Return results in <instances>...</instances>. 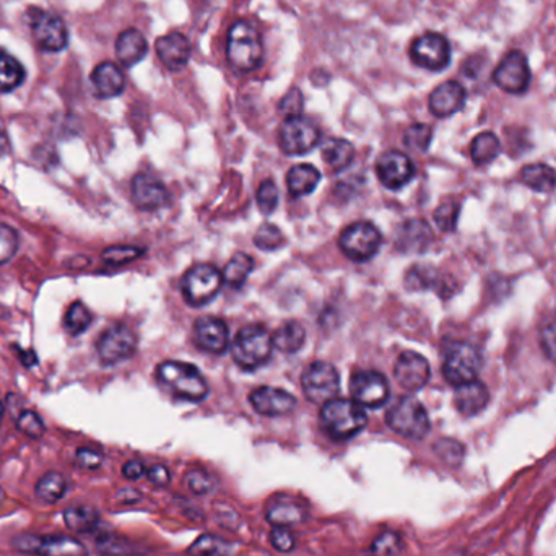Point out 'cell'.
Here are the masks:
<instances>
[{
  "instance_id": "6da1fadb",
  "label": "cell",
  "mask_w": 556,
  "mask_h": 556,
  "mask_svg": "<svg viewBox=\"0 0 556 556\" xmlns=\"http://www.w3.org/2000/svg\"><path fill=\"white\" fill-rule=\"evenodd\" d=\"M266 49L256 26L248 20L233 23L226 38V59L240 72H252L264 62Z\"/></svg>"
},
{
  "instance_id": "7a4b0ae2",
  "label": "cell",
  "mask_w": 556,
  "mask_h": 556,
  "mask_svg": "<svg viewBox=\"0 0 556 556\" xmlns=\"http://www.w3.org/2000/svg\"><path fill=\"white\" fill-rule=\"evenodd\" d=\"M158 381L172 394L189 402H200L208 394L206 377L194 365L182 361H164L156 369Z\"/></svg>"
},
{
  "instance_id": "3957f363",
  "label": "cell",
  "mask_w": 556,
  "mask_h": 556,
  "mask_svg": "<svg viewBox=\"0 0 556 556\" xmlns=\"http://www.w3.org/2000/svg\"><path fill=\"white\" fill-rule=\"evenodd\" d=\"M321 421L329 437L350 439L366 427L368 417L363 407L355 401L332 399L322 405Z\"/></svg>"
},
{
  "instance_id": "277c9868",
  "label": "cell",
  "mask_w": 556,
  "mask_h": 556,
  "mask_svg": "<svg viewBox=\"0 0 556 556\" xmlns=\"http://www.w3.org/2000/svg\"><path fill=\"white\" fill-rule=\"evenodd\" d=\"M272 335L262 325H249L240 331L233 342L232 353L236 365L244 371H254L266 365L272 355Z\"/></svg>"
},
{
  "instance_id": "5b68a950",
  "label": "cell",
  "mask_w": 556,
  "mask_h": 556,
  "mask_svg": "<svg viewBox=\"0 0 556 556\" xmlns=\"http://www.w3.org/2000/svg\"><path fill=\"white\" fill-rule=\"evenodd\" d=\"M387 425L403 437L421 439L429 431V417L425 407L410 395L401 397L385 415Z\"/></svg>"
},
{
  "instance_id": "8992f818",
  "label": "cell",
  "mask_w": 556,
  "mask_h": 556,
  "mask_svg": "<svg viewBox=\"0 0 556 556\" xmlns=\"http://www.w3.org/2000/svg\"><path fill=\"white\" fill-rule=\"evenodd\" d=\"M481 357L471 343L454 342L446 349L443 375L449 384L463 385L477 379Z\"/></svg>"
},
{
  "instance_id": "52a82bcc",
  "label": "cell",
  "mask_w": 556,
  "mask_h": 556,
  "mask_svg": "<svg viewBox=\"0 0 556 556\" xmlns=\"http://www.w3.org/2000/svg\"><path fill=\"white\" fill-rule=\"evenodd\" d=\"M222 285L223 275L218 269L208 264H200L189 269L181 282V290L188 304L199 308L214 300Z\"/></svg>"
},
{
  "instance_id": "ba28073f",
  "label": "cell",
  "mask_w": 556,
  "mask_h": 556,
  "mask_svg": "<svg viewBox=\"0 0 556 556\" xmlns=\"http://www.w3.org/2000/svg\"><path fill=\"white\" fill-rule=\"evenodd\" d=\"M303 393L309 402L322 403L335 399L340 389L339 371L327 361H314L304 369L301 377Z\"/></svg>"
},
{
  "instance_id": "9c48e42d",
  "label": "cell",
  "mask_w": 556,
  "mask_h": 556,
  "mask_svg": "<svg viewBox=\"0 0 556 556\" xmlns=\"http://www.w3.org/2000/svg\"><path fill=\"white\" fill-rule=\"evenodd\" d=\"M26 20L33 31L36 43L43 51L59 52L67 46L69 41L67 26L57 13L44 12L41 9H30Z\"/></svg>"
},
{
  "instance_id": "30bf717a",
  "label": "cell",
  "mask_w": 556,
  "mask_h": 556,
  "mask_svg": "<svg viewBox=\"0 0 556 556\" xmlns=\"http://www.w3.org/2000/svg\"><path fill=\"white\" fill-rule=\"evenodd\" d=\"M12 547L22 553L40 556H86L85 545L74 537H38L35 534H23L12 540Z\"/></svg>"
},
{
  "instance_id": "8fae6325",
  "label": "cell",
  "mask_w": 556,
  "mask_h": 556,
  "mask_svg": "<svg viewBox=\"0 0 556 556\" xmlns=\"http://www.w3.org/2000/svg\"><path fill=\"white\" fill-rule=\"evenodd\" d=\"M321 132L313 120L295 116L283 120L278 130V144L287 154L300 156L308 154L319 144Z\"/></svg>"
},
{
  "instance_id": "7c38bea8",
  "label": "cell",
  "mask_w": 556,
  "mask_h": 556,
  "mask_svg": "<svg viewBox=\"0 0 556 556\" xmlns=\"http://www.w3.org/2000/svg\"><path fill=\"white\" fill-rule=\"evenodd\" d=\"M381 244H383L381 233L375 225L368 222L353 223L340 236L343 254L357 262H365L376 256Z\"/></svg>"
},
{
  "instance_id": "4fadbf2b",
  "label": "cell",
  "mask_w": 556,
  "mask_h": 556,
  "mask_svg": "<svg viewBox=\"0 0 556 556\" xmlns=\"http://www.w3.org/2000/svg\"><path fill=\"white\" fill-rule=\"evenodd\" d=\"M410 59L421 69L441 72L451 62V44L445 36L429 31L411 43Z\"/></svg>"
},
{
  "instance_id": "5bb4252c",
  "label": "cell",
  "mask_w": 556,
  "mask_h": 556,
  "mask_svg": "<svg viewBox=\"0 0 556 556\" xmlns=\"http://www.w3.org/2000/svg\"><path fill=\"white\" fill-rule=\"evenodd\" d=\"M531 80L529 62L521 51L506 54L493 72V82L506 93H525L531 85Z\"/></svg>"
},
{
  "instance_id": "9a60e30c",
  "label": "cell",
  "mask_w": 556,
  "mask_h": 556,
  "mask_svg": "<svg viewBox=\"0 0 556 556\" xmlns=\"http://www.w3.org/2000/svg\"><path fill=\"white\" fill-rule=\"evenodd\" d=\"M353 401L363 409H379L391 394V387L384 375L377 371H358L350 379Z\"/></svg>"
},
{
  "instance_id": "2e32d148",
  "label": "cell",
  "mask_w": 556,
  "mask_h": 556,
  "mask_svg": "<svg viewBox=\"0 0 556 556\" xmlns=\"http://www.w3.org/2000/svg\"><path fill=\"white\" fill-rule=\"evenodd\" d=\"M96 349L104 365H116L134 355L137 349V337L128 325H114L100 337Z\"/></svg>"
},
{
  "instance_id": "e0dca14e",
  "label": "cell",
  "mask_w": 556,
  "mask_h": 556,
  "mask_svg": "<svg viewBox=\"0 0 556 556\" xmlns=\"http://www.w3.org/2000/svg\"><path fill=\"white\" fill-rule=\"evenodd\" d=\"M377 178L387 189H401L415 176V166L402 152L391 150L379 156L376 164Z\"/></svg>"
},
{
  "instance_id": "ac0fdd59",
  "label": "cell",
  "mask_w": 556,
  "mask_h": 556,
  "mask_svg": "<svg viewBox=\"0 0 556 556\" xmlns=\"http://www.w3.org/2000/svg\"><path fill=\"white\" fill-rule=\"evenodd\" d=\"M394 375L403 389L417 393L428 384L431 376L428 359L417 351H405L395 363Z\"/></svg>"
},
{
  "instance_id": "d6986e66",
  "label": "cell",
  "mask_w": 556,
  "mask_h": 556,
  "mask_svg": "<svg viewBox=\"0 0 556 556\" xmlns=\"http://www.w3.org/2000/svg\"><path fill=\"white\" fill-rule=\"evenodd\" d=\"M249 402L252 403L257 413L266 417H282L296 407L295 395L270 385L257 387L249 395Z\"/></svg>"
},
{
  "instance_id": "ffe728a7",
  "label": "cell",
  "mask_w": 556,
  "mask_h": 556,
  "mask_svg": "<svg viewBox=\"0 0 556 556\" xmlns=\"http://www.w3.org/2000/svg\"><path fill=\"white\" fill-rule=\"evenodd\" d=\"M154 49L163 66L172 72L184 69L192 54L190 41L180 31H172L158 38L154 43Z\"/></svg>"
},
{
  "instance_id": "44dd1931",
  "label": "cell",
  "mask_w": 556,
  "mask_h": 556,
  "mask_svg": "<svg viewBox=\"0 0 556 556\" xmlns=\"http://www.w3.org/2000/svg\"><path fill=\"white\" fill-rule=\"evenodd\" d=\"M194 339L202 350L220 355L228 349V325L218 317H200L194 325Z\"/></svg>"
},
{
  "instance_id": "7402d4cb",
  "label": "cell",
  "mask_w": 556,
  "mask_h": 556,
  "mask_svg": "<svg viewBox=\"0 0 556 556\" xmlns=\"http://www.w3.org/2000/svg\"><path fill=\"white\" fill-rule=\"evenodd\" d=\"M465 100V88L459 82L449 80L437 86L429 94V111L437 118H449L463 110Z\"/></svg>"
},
{
  "instance_id": "603a6c76",
  "label": "cell",
  "mask_w": 556,
  "mask_h": 556,
  "mask_svg": "<svg viewBox=\"0 0 556 556\" xmlns=\"http://www.w3.org/2000/svg\"><path fill=\"white\" fill-rule=\"evenodd\" d=\"M132 200L140 210H156L166 206L168 190L150 174H137L132 181Z\"/></svg>"
},
{
  "instance_id": "cb8c5ba5",
  "label": "cell",
  "mask_w": 556,
  "mask_h": 556,
  "mask_svg": "<svg viewBox=\"0 0 556 556\" xmlns=\"http://www.w3.org/2000/svg\"><path fill=\"white\" fill-rule=\"evenodd\" d=\"M433 241V232L428 223L419 218H413L403 223L397 233L395 246L405 254H419L428 249Z\"/></svg>"
},
{
  "instance_id": "d4e9b609",
  "label": "cell",
  "mask_w": 556,
  "mask_h": 556,
  "mask_svg": "<svg viewBox=\"0 0 556 556\" xmlns=\"http://www.w3.org/2000/svg\"><path fill=\"white\" fill-rule=\"evenodd\" d=\"M93 92L98 98H114L119 96L126 88V78L119 66L114 62H101L100 66L94 67L90 77Z\"/></svg>"
},
{
  "instance_id": "484cf974",
  "label": "cell",
  "mask_w": 556,
  "mask_h": 556,
  "mask_svg": "<svg viewBox=\"0 0 556 556\" xmlns=\"http://www.w3.org/2000/svg\"><path fill=\"white\" fill-rule=\"evenodd\" d=\"M490 402V393L487 385L479 383L477 379L467 384L457 385L454 403L463 417H475L483 410Z\"/></svg>"
},
{
  "instance_id": "4316f807",
  "label": "cell",
  "mask_w": 556,
  "mask_h": 556,
  "mask_svg": "<svg viewBox=\"0 0 556 556\" xmlns=\"http://www.w3.org/2000/svg\"><path fill=\"white\" fill-rule=\"evenodd\" d=\"M148 52L146 36L136 28L122 31L116 40V57L124 67H134L144 59Z\"/></svg>"
},
{
  "instance_id": "83f0119b",
  "label": "cell",
  "mask_w": 556,
  "mask_h": 556,
  "mask_svg": "<svg viewBox=\"0 0 556 556\" xmlns=\"http://www.w3.org/2000/svg\"><path fill=\"white\" fill-rule=\"evenodd\" d=\"M321 182V172L313 164H296L287 174V186L291 196H308Z\"/></svg>"
},
{
  "instance_id": "f1b7e54d",
  "label": "cell",
  "mask_w": 556,
  "mask_h": 556,
  "mask_svg": "<svg viewBox=\"0 0 556 556\" xmlns=\"http://www.w3.org/2000/svg\"><path fill=\"white\" fill-rule=\"evenodd\" d=\"M322 158L334 172H342L355 158V146L345 138H329L322 146Z\"/></svg>"
},
{
  "instance_id": "f546056e",
  "label": "cell",
  "mask_w": 556,
  "mask_h": 556,
  "mask_svg": "<svg viewBox=\"0 0 556 556\" xmlns=\"http://www.w3.org/2000/svg\"><path fill=\"white\" fill-rule=\"evenodd\" d=\"M62 516H64L67 529L77 532V534H88V532L94 531L100 522V514L93 506H70Z\"/></svg>"
},
{
  "instance_id": "4dcf8cb0",
  "label": "cell",
  "mask_w": 556,
  "mask_h": 556,
  "mask_svg": "<svg viewBox=\"0 0 556 556\" xmlns=\"http://www.w3.org/2000/svg\"><path fill=\"white\" fill-rule=\"evenodd\" d=\"M521 181L537 192H550L556 186V172L552 166L543 163L527 164L521 172Z\"/></svg>"
},
{
  "instance_id": "1f68e13d",
  "label": "cell",
  "mask_w": 556,
  "mask_h": 556,
  "mask_svg": "<svg viewBox=\"0 0 556 556\" xmlns=\"http://www.w3.org/2000/svg\"><path fill=\"white\" fill-rule=\"evenodd\" d=\"M67 491V480L59 472H46L36 483V498L46 505H54L60 501Z\"/></svg>"
},
{
  "instance_id": "d6a6232c",
  "label": "cell",
  "mask_w": 556,
  "mask_h": 556,
  "mask_svg": "<svg viewBox=\"0 0 556 556\" xmlns=\"http://www.w3.org/2000/svg\"><path fill=\"white\" fill-rule=\"evenodd\" d=\"M306 342V331L303 325L298 322H287L283 324L274 335H272V343H274L277 350L282 353H296L303 349V345Z\"/></svg>"
},
{
  "instance_id": "836d02e7",
  "label": "cell",
  "mask_w": 556,
  "mask_h": 556,
  "mask_svg": "<svg viewBox=\"0 0 556 556\" xmlns=\"http://www.w3.org/2000/svg\"><path fill=\"white\" fill-rule=\"evenodd\" d=\"M25 82V69L9 52L0 49V93H9Z\"/></svg>"
},
{
  "instance_id": "e575fe53",
  "label": "cell",
  "mask_w": 556,
  "mask_h": 556,
  "mask_svg": "<svg viewBox=\"0 0 556 556\" xmlns=\"http://www.w3.org/2000/svg\"><path fill=\"white\" fill-rule=\"evenodd\" d=\"M267 519L274 527H291L304 521V509L291 501H277L269 506Z\"/></svg>"
},
{
  "instance_id": "d590c367",
  "label": "cell",
  "mask_w": 556,
  "mask_h": 556,
  "mask_svg": "<svg viewBox=\"0 0 556 556\" xmlns=\"http://www.w3.org/2000/svg\"><path fill=\"white\" fill-rule=\"evenodd\" d=\"M252 269H254V259L244 252H238L225 267L222 274L223 282L232 288H241L248 280Z\"/></svg>"
},
{
  "instance_id": "8d00e7d4",
  "label": "cell",
  "mask_w": 556,
  "mask_h": 556,
  "mask_svg": "<svg viewBox=\"0 0 556 556\" xmlns=\"http://www.w3.org/2000/svg\"><path fill=\"white\" fill-rule=\"evenodd\" d=\"M499 152H501V144H499V138L493 132H481L472 140V160L479 166L497 160Z\"/></svg>"
},
{
  "instance_id": "74e56055",
  "label": "cell",
  "mask_w": 556,
  "mask_h": 556,
  "mask_svg": "<svg viewBox=\"0 0 556 556\" xmlns=\"http://www.w3.org/2000/svg\"><path fill=\"white\" fill-rule=\"evenodd\" d=\"M188 553L190 556H232L233 545L216 535L207 534L189 547Z\"/></svg>"
},
{
  "instance_id": "f35d334b",
  "label": "cell",
  "mask_w": 556,
  "mask_h": 556,
  "mask_svg": "<svg viewBox=\"0 0 556 556\" xmlns=\"http://www.w3.org/2000/svg\"><path fill=\"white\" fill-rule=\"evenodd\" d=\"M93 322V316L90 313V309L86 308L82 301H75L70 304L66 317H64V325L67 329V332L72 335H80L85 332L86 329Z\"/></svg>"
},
{
  "instance_id": "ab89813d",
  "label": "cell",
  "mask_w": 556,
  "mask_h": 556,
  "mask_svg": "<svg viewBox=\"0 0 556 556\" xmlns=\"http://www.w3.org/2000/svg\"><path fill=\"white\" fill-rule=\"evenodd\" d=\"M433 128L427 124H413L405 130L403 144L415 152H427L431 146Z\"/></svg>"
},
{
  "instance_id": "60d3db41",
  "label": "cell",
  "mask_w": 556,
  "mask_h": 556,
  "mask_svg": "<svg viewBox=\"0 0 556 556\" xmlns=\"http://www.w3.org/2000/svg\"><path fill=\"white\" fill-rule=\"evenodd\" d=\"M96 552L103 556H132L136 555V548L124 539L116 535H101L96 542Z\"/></svg>"
},
{
  "instance_id": "b9f144b4",
  "label": "cell",
  "mask_w": 556,
  "mask_h": 556,
  "mask_svg": "<svg viewBox=\"0 0 556 556\" xmlns=\"http://www.w3.org/2000/svg\"><path fill=\"white\" fill-rule=\"evenodd\" d=\"M254 243L257 248L262 251H277L285 244V236L278 226H275L272 223H266L257 230Z\"/></svg>"
},
{
  "instance_id": "7bdbcfd3",
  "label": "cell",
  "mask_w": 556,
  "mask_h": 556,
  "mask_svg": "<svg viewBox=\"0 0 556 556\" xmlns=\"http://www.w3.org/2000/svg\"><path fill=\"white\" fill-rule=\"evenodd\" d=\"M435 453L443 463L457 467L463 459V446L455 439H439L435 445Z\"/></svg>"
},
{
  "instance_id": "ee69618b",
  "label": "cell",
  "mask_w": 556,
  "mask_h": 556,
  "mask_svg": "<svg viewBox=\"0 0 556 556\" xmlns=\"http://www.w3.org/2000/svg\"><path fill=\"white\" fill-rule=\"evenodd\" d=\"M278 188L275 186L274 181H264L260 188L257 190V207L260 214L272 215L275 208L278 206Z\"/></svg>"
},
{
  "instance_id": "f6af8a7d",
  "label": "cell",
  "mask_w": 556,
  "mask_h": 556,
  "mask_svg": "<svg viewBox=\"0 0 556 556\" xmlns=\"http://www.w3.org/2000/svg\"><path fill=\"white\" fill-rule=\"evenodd\" d=\"M17 428L25 437H31V439L43 437L44 431H46L43 419L33 410H23L20 413L17 419Z\"/></svg>"
},
{
  "instance_id": "bcb514c9",
  "label": "cell",
  "mask_w": 556,
  "mask_h": 556,
  "mask_svg": "<svg viewBox=\"0 0 556 556\" xmlns=\"http://www.w3.org/2000/svg\"><path fill=\"white\" fill-rule=\"evenodd\" d=\"M142 254H144V251L134 248V246H112V248L106 249L101 257H103L104 262L110 264V266H124V264L136 260Z\"/></svg>"
},
{
  "instance_id": "7dc6e473",
  "label": "cell",
  "mask_w": 556,
  "mask_h": 556,
  "mask_svg": "<svg viewBox=\"0 0 556 556\" xmlns=\"http://www.w3.org/2000/svg\"><path fill=\"white\" fill-rule=\"evenodd\" d=\"M401 537L394 532H383L371 543L373 556H395L401 550Z\"/></svg>"
},
{
  "instance_id": "c3c4849f",
  "label": "cell",
  "mask_w": 556,
  "mask_h": 556,
  "mask_svg": "<svg viewBox=\"0 0 556 556\" xmlns=\"http://www.w3.org/2000/svg\"><path fill=\"white\" fill-rule=\"evenodd\" d=\"M459 212H461V207L455 202H446L443 206L437 207L435 212V222L439 226V230L454 232L457 226V220H459Z\"/></svg>"
},
{
  "instance_id": "681fc988",
  "label": "cell",
  "mask_w": 556,
  "mask_h": 556,
  "mask_svg": "<svg viewBox=\"0 0 556 556\" xmlns=\"http://www.w3.org/2000/svg\"><path fill=\"white\" fill-rule=\"evenodd\" d=\"M18 249V234L13 228L0 223V266L7 264Z\"/></svg>"
},
{
  "instance_id": "f907efd6",
  "label": "cell",
  "mask_w": 556,
  "mask_h": 556,
  "mask_svg": "<svg viewBox=\"0 0 556 556\" xmlns=\"http://www.w3.org/2000/svg\"><path fill=\"white\" fill-rule=\"evenodd\" d=\"M303 106H304V98L298 88H291L288 93L285 94L282 98V101L278 103V111L280 114L287 118H295V116H301L303 112Z\"/></svg>"
},
{
  "instance_id": "816d5d0a",
  "label": "cell",
  "mask_w": 556,
  "mask_h": 556,
  "mask_svg": "<svg viewBox=\"0 0 556 556\" xmlns=\"http://www.w3.org/2000/svg\"><path fill=\"white\" fill-rule=\"evenodd\" d=\"M188 485L198 495H208L215 490V479L206 471L194 469L188 472Z\"/></svg>"
},
{
  "instance_id": "f5cc1de1",
  "label": "cell",
  "mask_w": 556,
  "mask_h": 556,
  "mask_svg": "<svg viewBox=\"0 0 556 556\" xmlns=\"http://www.w3.org/2000/svg\"><path fill=\"white\" fill-rule=\"evenodd\" d=\"M103 463V454L90 449V447H80L75 454V465L85 471H96Z\"/></svg>"
},
{
  "instance_id": "db71d44e",
  "label": "cell",
  "mask_w": 556,
  "mask_h": 556,
  "mask_svg": "<svg viewBox=\"0 0 556 556\" xmlns=\"http://www.w3.org/2000/svg\"><path fill=\"white\" fill-rule=\"evenodd\" d=\"M270 543L275 550L288 553L295 548V535L291 534L290 527H274V531L270 532Z\"/></svg>"
},
{
  "instance_id": "11a10c76",
  "label": "cell",
  "mask_w": 556,
  "mask_h": 556,
  "mask_svg": "<svg viewBox=\"0 0 556 556\" xmlns=\"http://www.w3.org/2000/svg\"><path fill=\"white\" fill-rule=\"evenodd\" d=\"M540 343H542V349L545 351V355H547L548 358L555 359L556 361V321L550 322V324L542 331Z\"/></svg>"
},
{
  "instance_id": "9f6ffc18",
  "label": "cell",
  "mask_w": 556,
  "mask_h": 556,
  "mask_svg": "<svg viewBox=\"0 0 556 556\" xmlns=\"http://www.w3.org/2000/svg\"><path fill=\"white\" fill-rule=\"evenodd\" d=\"M146 477L156 487H164V485L170 483V472H168L164 465H160V463L150 467L148 472H146Z\"/></svg>"
},
{
  "instance_id": "6f0895ef",
  "label": "cell",
  "mask_w": 556,
  "mask_h": 556,
  "mask_svg": "<svg viewBox=\"0 0 556 556\" xmlns=\"http://www.w3.org/2000/svg\"><path fill=\"white\" fill-rule=\"evenodd\" d=\"M146 473V467L140 461H128L122 467V475L128 480H138Z\"/></svg>"
},
{
  "instance_id": "680465c9",
  "label": "cell",
  "mask_w": 556,
  "mask_h": 556,
  "mask_svg": "<svg viewBox=\"0 0 556 556\" xmlns=\"http://www.w3.org/2000/svg\"><path fill=\"white\" fill-rule=\"evenodd\" d=\"M138 498H140L138 491L132 490V488H124L118 493V499L122 503H134V501H137Z\"/></svg>"
},
{
  "instance_id": "91938a15",
  "label": "cell",
  "mask_w": 556,
  "mask_h": 556,
  "mask_svg": "<svg viewBox=\"0 0 556 556\" xmlns=\"http://www.w3.org/2000/svg\"><path fill=\"white\" fill-rule=\"evenodd\" d=\"M10 152V142L7 134L0 128V158L5 156Z\"/></svg>"
},
{
  "instance_id": "94428289",
  "label": "cell",
  "mask_w": 556,
  "mask_h": 556,
  "mask_svg": "<svg viewBox=\"0 0 556 556\" xmlns=\"http://www.w3.org/2000/svg\"><path fill=\"white\" fill-rule=\"evenodd\" d=\"M22 361H23V365H25V366L31 368L33 365H36V361H38L35 351H22Z\"/></svg>"
},
{
  "instance_id": "6125c7cd",
  "label": "cell",
  "mask_w": 556,
  "mask_h": 556,
  "mask_svg": "<svg viewBox=\"0 0 556 556\" xmlns=\"http://www.w3.org/2000/svg\"><path fill=\"white\" fill-rule=\"evenodd\" d=\"M4 413H5V407H4V403L0 401V425H2V419H4Z\"/></svg>"
}]
</instances>
